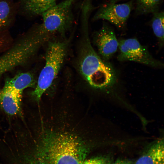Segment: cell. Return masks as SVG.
Returning a JSON list of instances; mask_svg holds the SVG:
<instances>
[{"mask_svg":"<svg viewBox=\"0 0 164 164\" xmlns=\"http://www.w3.org/2000/svg\"><path fill=\"white\" fill-rule=\"evenodd\" d=\"M90 145L73 135L49 132L42 135L25 164H82L91 149Z\"/></svg>","mask_w":164,"mask_h":164,"instance_id":"1","label":"cell"},{"mask_svg":"<svg viewBox=\"0 0 164 164\" xmlns=\"http://www.w3.org/2000/svg\"><path fill=\"white\" fill-rule=\"evenodd\" d=\"M78 61L79 71L93 87L104 89L112 85L115 79L113 67L104 61L91 46L86 29Z\"/></svg>","mask_w":164,"mask_h":164,"instance_id":"2","label":"cell"},{"mask_svg":"<svg viewBox=\"0 0 164 164\" xmlns=\"http://www.w3.org/2000/svg\"><path fill=\"white\" fill-rule=\"evenodd\" d=\"M67 45V42L65 41H55L49 43L46 53L45 66L31 94L38 103L57 76L64 60Z\"/></svg>","mask_w":164,"mask_h":164,"instance_id":"3","label":"cell"},{"mask_svg":"<svg viewBox=\"0 0 164 164\" xmlns=\"http://www.w3.org/2000/svg\"><path fill=\"white\" fill-rule=\"evenodd\" d=\"M74 0H64L43 13V23L35 30L46 40L66 32L73 21L72 9Z\"/></svg>","mask_w":164,"mask_h":164,"instance_id":"4","label":"cell"},{"mask_svg":"<svg viewBox=\"0 0 164 164\" xmlns=\"http://www.w3.org/2000/svg\"><path fill=\"white\" fill-rule=\"evenodd\" d=\"M42 44L32 32L21 39L0 57V77L5 72L26 63Z\"/></svg>","mask_w":164,"mask_h":164,"instance_id":"5","label":"cell"},{"mask_svg":"<svg viewBox=\"0 0 164 164\" xmlns=\"http://www.w3.org/2000/svg\"><path fill=\"white\" fill-rule=\"evenodd\" d=\"M118 43L119 61H132L156 68L163 66L162 63L154 58L147 48L136 39H121Z\"/></svg>","mask_w":164,"mask_h":164,"instance_id":"6","label":"cell"},{"mask_svg":"<svg viewBox=\"0 0 164 164\" xmlns=\"http://www.w3.org/2000/svg\"><path fill=\"white\" fill-rule=\"evenodd\" d=\"M134 0L121 4L113 1L101 5L94 15L93 19H104L119 28L125 27L130 13L134 7Z\"/></svg>","mask_w":164,"mask_h":164,"instance_id":"7","label":"cell"},{"mask_svg":"<svg viewBox=\"0 0 164 164\" xmlns=\"http://www.w3.org/2000/svg\"><path fill=\"white\" fill-rule=\"evenodd\" d=\"M95 41L99 54L105 60L111 58L118 49L119 43L115 32L106 22L96 32Z\"/></svg>","mask_w":164,"mask_h":164,"instance_id":"8","label":"cell"},{"mask_svg":"<svg viewBox=\"0 0 164 164\" xmlns=\"http://www.w3.org/2000/svg\"><path fill=\"white\" fill-rule=\"evenodd\" d=\"M22 95L4 86L0 90V109L10 116L21 115Z\"/></svg>","mask_w":164,"mask_h":164,"instance_id":"9","label":"cell"},{"mask_svg":"<svg viewBox=\"0 0 164 164\" xmlns=\"http://www.w3.org/2000/svg\"><path fill=\"white\" fill-rule=\"evenodd\" d=\"M163 140L154 142L136 161L135 164H164Z\"/></svg>","mask_w":164,"mask_h":164,"instance_id":"10","label":"cell"},{"mask_svg":"<svg viewBox=\"0 0 164 164\" xmlns=\"http://www.w3.org/2000/svg\"><path fill=\"white\" fill-rule=\"evenodd\" d=\"M36 81L33 74L29 72L19 73L7 79L4 86L22 94L23 91L28 87H35Z\"/></svg>","mask_w":164,"mask_h":164,"instance_id":"11","label":"cell"},{"mask_svg":"<svg viewBox=\"0 0 164 164\" xmlns=\"http://www.w3.org/2000/svg\"><path fill=\"white\" fill-rule=\"evenodd\" d=\"M57 0H21L22 8L26 13L32 15H42L56 4Z\"/></svg>","mask_w":164,"mask_h":164,"instance_id":"12","label":"cell"},{"mask_svg":"<svg viewBox=\"0 0 164 164\" xmlns=\"http://www.w3.org/2000/svg\"><path fill=\"white\" fill-rule=\"evenodd\" d=\"M135 13L142 15L153 13L159 10L163 0H135Z\"/></svg>","mask_w":164,"mask_h":164,"instance_id":"13","label":"cell"},{"mask_svg":"<svg viewBox=\"0 0 164 164\" xmlns=\"http://www.w3.org/2000/svg\"><path fill=\"white\" fill-rule=\"evenodd\" d=\"M151 25L153 32L161 44L164 43V11L160 10L152 13Z\"/></svg>","mask_w":164,"mask_h":164,"instance_id":"14","label":"cell"},{"mask_svg":"<svg viewBox=\"0 0 164 164\" xmlns=\"http://www.w3.org/2000/svg\"><path fill=\"white\" fill-rule=\"evenodd\" d=\"M11 15V7L9 3L5 0H0V29L9 24Z\"/></svg>","mask_w":164,"mask_h":164,"instance_id":"15","label":"cell"},{"mask_svg":"<svg viewBox=\"0 0 164 164\" xmlns=\"http://www.w3.org/2000/svg\"><path fill=\"white\" fill-rule=\"evenodd\" d=\"M109 160L104 156H97L86 159L82 164H110Z\"/></svg>","mask_w":164,"mask_h":164,"instance_id":"16","label":"cell"},{"mask_svg":"<svg viewBox=\"0 0 164 164\" xmlns=\"http://www.w3.org/2000/svg\"><path fill=\"white\" fill-rule=\"evenodd\" d=\"M110 164H134L131 162L123 160H118Z\"/></svg>","mask_w":164,"mask_h":164,"instance_id":"17","label":"cell"},{"mask_svg":"<svg viewBox=\"0 0 164 164\" xmlns=\"http://www.w3.org/2000/svg\"><path fill=\"white\" fill-rule=\"evenodd\" d=\"M40 37H41V36H40ZM41 38H42V37H41ZM42 39H43V38H42Z\"/></svg>","mask_w":164,"mask_h":164,"instance_id":"18","label":"cell"}]
</instances>
